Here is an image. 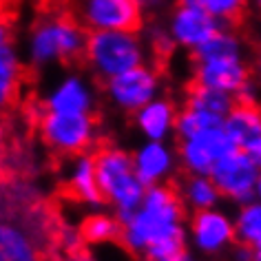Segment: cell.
I'll use <instances>...</instances> for the list:
<instances>
[{
  "label": "cell",
  "instance_id": "1",
  "mask_svg": "<svg viewBox=\"0 0 261 261\" xmlns=\"http://www.w3.org/2000/svg\"><path fill=\"white\" fill-rule=\"evenodd\" d=\"M177 186H148L144 201L124 221L120 244L130 254H144L148 248L168 241H188V215Z\"/></svg>",
  "mask_w": 261,
  "mask_h": 261
},
{
  "label": "cell",
  "instance_id": "2",
  "mask_svg": "<svg viewBox=\"0 0 261 261\" xmlns=\"http://www.w3.org/2000/svg\"><path fill=\"white\" fill-rule=\"evenodd\" d=\"M89 29L71 16H44L27 36V60L34 69L84 60Z\"/></svg>",
  "mask_w": 261,
  "mask_h": 261
},
{
  "label": "cell",
  "instance_id": "3",
  "mask_svg": "<svg viewBox=\"0 0 261 261\" xmlns=\"http://www.w3.org/2000/svg\"><path fill=\"white\" fill-rule=\"evenodd\" d=\"M93 155L104 201L124 224L140 208L146 195V186L135 173L133 153L124 151L122 146L107 144L97 146Z\"/></svg>",
  "mask_w": 261,
  "mask_h": 261
},
{
  "label": "cell",
  "instance_id": "4",
  "mask_svg": "<svg viewBox=\"0 0 261 261\" xmlns=\"http://www.w3.org/2000/svg\"><path fill=\"white\" fill-rule=\"evenodd\" d=\"M146 51L140 31H89L84 64L97 80L107 82L146 64Z\"/></svg>",
  "mask_w": 261,
  "mask_h": 261
},
{
  "label": "cell",
  "instance_id": "5",
  "mask_svg": "<svg viewBox=\"0 0 261 261\" xmlns=\"http://www.w3.org/2000/svg\"><path fill=\"white\" fill-rule=\"evenodd\" d=\"M38 135L58 158H75L93 153L97 144V120L93 113H56L40 109Z\"/></svg>",
  "mask_w": 261,
  "mask_h": 261
},
{
  "label": "cell",
  "instance_id": "6",
  "mask_svg": "<svg viewBox=\"0 0 261 261\" xmlns=\"http://www.w3.org/2000/svg\"><path fill=\"white\" fill-rule=\"evenodd\" d=\"M237 244V228L234 215L221 206L208 211L191 213L188 217V246L195 254L201 257H224Z\"/></svg>",
  "mask_w": 261,
  "mask_h": 261
},
{
  "label": "cell",
  "instance_id": "7",
  "mask_svg": "<svg viewBox=\"0 0 261 261\" xmlns=\"http://www.w3.org/2000/svg\"><path fill=\"white\" fill-rule=\"evenodd\" d=\"M102 93L115 111L124 115H133L162 95V77L158 69L142 64L138 69H130L126 73L102 82Z\"/></svg>",
  "mask_w": 261,
  "mask_h": 261
},
{
  "label": "cell",
  "instance_id": "8",
  "mask_svg": "<svg viewBox=\"0 0 261 261\" xmlns=\"http://www.w3.org/2000/svg\"><path fill=\"white\" fill-rule=\"evenodd\" d=\"M211 177L217 184L221 197L234 206H241L257 199L261 166L257 164L250 151L234 148L232 153H228L213 166Z\"/></svg>",
  "mask_w": 261,
  "mask_h": 261
},
{
  "label": "cell",
  "instance_id": "9",
  "mask_svg": "<svg viewBox=\"0 0 261 261\" xmlns=\"http://www.w3.org/2000/svg\"><path fill=\"white\" fill-rule=\"evenodd\" d=\"M146 9L142 0H80L77 20L89 31H140Z\"/></svg>",
  "mask_w": 261,
  "mask_h": 261
},
{
  "label": "cell",
  "instance_id": "10",
  "mask_svg": "<svg viewBox=\"0 0 261 261\" xmlns=\"http://www.w3.org/2000/svg\"><path fill=\"white\" fill-rule=\"evenodd\" d=\"M175 146H177L179 168L191 175H211L213 166L237 148L224 126L199 130L191 138L177 140Z\"/></svg>",
  "mask_w": 261,
  "mask_h": 261
},
{
  "label": "cell",
  "instance_id": "11",
  "mask_svg": "<svg viewBox=\"0 0 261 261\" xmlns=\"http://www.w3.org/2000/svg\"><path fill=\"white\" fill-rule=\"evenodd\" d=\"M166 29L175 47L193 54L217 34L221 24L201 5H175L166 18Z\"/></svg>",
  "mask_w": 261,
  "mask_h": 261
},
{
  "label": "cell",
  "instance_id": "12",
  "mask_svg": "<svg viewBox=\"0 0 261 261\" xmlns=\"http://www.w3.org/2000/svg\"><path fill=\"white\" fill-rule=\"evenodd\" d=\"M97 93L84 73L69 71L44 91L40 107L56 113H95Z\"/></svg>",
  "mask_w": 261,
  "mask_h": 261
},
{
  "label": "cell",
  "instance_id": "13",
  "mask_svg": "<svg viewBox=\"0 0 261 261\" xmlns=\"http://www.w3.org/2000/svg\"><path fill=\"white\" fill-rule=\"evenodd\" d=\"M133 166L142 184L158 186L168 184L179 168L177 146L171 142H158V140H144L133 148Z\"/></svg>",
  "mask_w": 261,
  "mask_h": 261
},
{
  "label": "cell",
  "instance_id": "14",
  "mask_svg": "<svg viewBox=\"0 0 261 261\" xmlns=\"http://www.w3.org/2000/svg\"><path fill=\"white\" fill-rule=\"evenodd\" d=\"M193 82L213 87L226 93L237 95L239 89L252 77L246 56L239 58H211V60L193 62Z\"/></svg>",
  "mask_w": 261,
  "mask_h": 261
},
{
  "label": "cell",
  "instance_id": "15",
  "mask_svg": "<svg viewBox=\"0 0 261 261\" xmlns=\"http://www.w3.org/2000/svg\"><path fill=\"white\" fill-rule=\"evenodd\" d=\"M64 188L77 204L87 208H102L107 204L100 181H97L93 153H82L75 155V158H69V164L64 168Z\"/></svg>",
  "mask_w": 261,
  "mask_h": 261
},
{
  "label": "cell",
  "instance_id": "16",
  "mask_svg": "<svg viewBox=\"0 0 261 261\" xmlns=\"http://www.w3.org/2000/svg\"><path fill=\"white\" fill-rule=\"evenodd\" d=\"M177 113H179V109L175 107V102L171 97L160 95L130 117H133V126L142 135V140L168 142L171 138H175Z\"/></svg>",
  "mask_w": 261,
  "mask_h": 261
},
{
  "label": "cell",
  "instance_id": "17",
  "mask_svg": "<svg viewBox=\"0 0 261 261\" xmlns=\"http://www.w3.org/2000/svg\"><path fill=\"white\" fill-rule=\"evenodd\" d=\"M224 128L228 130L237 148L252 151L261 142V104L237 102L230 113L226 115Z\"/></svg>",
  "mask_w": 261,
  "mask_h": 261
},
{
  "label": "cell",
  "instance_id": "18",
  "mask_svg": "<svg viewBox=\"0 0 261 261\" xmlns=\"http://www.w3.org/2000/svg\"><path fill=\"white\" fill-rule=\"evenodd\" d=\"M0 261H42L34 234L16 221L0 224Z\"/></svg>",
  "mask_w": 261,
  "mask_h": 261
},
{
  "label": "cell",
  "instance_id": "19",
  "mask_svg": "<svg viewBox=\"0 0 261 261\" xmlns=\"http://www.w3.org/2000/svg\"><path fill=\"white\" fill-rule=\"evenodd\" d=\"M177 193L181 201H184L186 211H191V213L217 208L221 204V199H224L211 175L184 173V177L177 181Z\"/></svg>",
  "mask_w": 261,
  "mask_h": 261
},
{
  "label": "cell",
  "instance_id": "20",
  "mask_svg": "<svg viewBox=\"0 0 261 261\" xmlns=\"http://www.w3.org/2000/svg\"><path fill=\"white\" fill-rule=\"evenodd\" d=\"M22 75V60L16 49L14 38L9 36L7 27H3L0 34V102L9 104L16 95L18 82Z\"/></svg>",
  "mask_w": 261,
  "mask_h": 261
},
{
  "label": "cell",
  "instance_id": "21",
  "mask_svg": "<svg viewBox=\"0 0 261 261\" xmlns=\"http://www.w3.org/2000/svg\"><path fill=\"white\" fill-rule=\"evenodd\" d=\"M122 228L124 224L120 221L115 213H89L80 224V234L82 241L93 246H102V244H113V241L122 239Z\"/></svg>",
  "mask_w": 261,
  "mask_h": 261
},
{
  "label": "cell",
  "instance_id": "22",
  "mask_svg": "<svg viewBox=\"0 0 261 261\" xmlns=\"http://www.w3.org/2000/svg\"><path fill=\"white\" fill-rule=\"evenodd\" d=\"M246 56V42L234 27H221L206 44H201L197 51L191 54L193 62L211 60V58H239Z\"/></svg>",
  "mask_w": 261,
  "mask_h": 261
},
{
  "label": "cell",
  "instance_id": "23",
  "mask_svg": "<svg viewBox=\"0 0 261 261\" xmlns=\"http://www.w3.org/2000/svg\"><path fill=\"white\" fill-rule=\"evenodd\" d=\"M186 104L226 117L232 111L234 104H237V97H234L232 93H226V91H219V89L204 87V84L193 82L186 91Z\"/></svg>",
  "mask_w": 261,
  "mask_h": 261
},
{
  "label": "cell",
  "instance_id": "24",
  "mask_svg": "<svg viewBox=\"0 0 261 261\" xmlns=\"http://www.w3.org/2000/svg\"><path fill=\"white\" fill-rule=\"evenodd\" d=\"M234 228L237 241L246 246H261V199H252L248 204L234 208Z\"/></svg>",
  "mask_w": 261,
  "mask_h": 261
},
{
  "label": "cell",
  "instance_id": "25",
  "mask_svg": "<svg viewBox=\"0 0 261 261\" xmlns=\"http://www.w3.org/2000/svg\"><path fill=\"white\" fill-rule=\"evenodd\" d=\"M224 120L226 117L215 115V113H211V111H204V109L191 107V104H184V107L179 109V113H177L175 138L184 140V138H191V135L199 133V130H206V128H213V126H224Z\"/></svg>",
  "mask_w": 261,
  "mask_h": 261
},
{
  "label": "cell",
  "instance_id": "26",
  "mask_svg": "<svg viewBox=\"0 0 261 261\" xmlns=\"http://www.w3.org/2000/svg\"><path fill=\"white\" fill-rule=\"evenodd\" d=\"M201 7L217 18L221 27H234L244 18L248 0H201Z\"/></svg>",
  "mask_w": 261,
  "mask_h": 261
},
{
  "label": "cell",
  "instance_id": "27",
  "mask_svg": "<svg viewBox=\"0 0 261 261\" xmlns=\"http://www.w3.org/2000/svg\"><path fill=\"white\" fill-rule=\"evenodd\" d=\"M148 42H151V47L155 51H160V54H166V51H171L175 47L166 24L164 27H162V24H151V27H148Z\"/></svg>",
  "mask_w": 261,
  "mask_h": 261
},
{
  "label": "cell",
  "instance_id": "28",
  "mask_svg": "<svg viewBox=\"0 0 261 261\" xmlns=\"http://www.w3.org/2000/svg\"><path fill=\"white\" fill-rule=\"evenodd\" d=\"M259 95H261V87H259V82H254L252 77L248 80L244 87L239 89V93L234 95L237 97V102H248V104H254V102H259Z\"/></svg>",
  "mask_w": 261,
  "mask_h": 261
},
{
  "label": "cell",
  "instance_id": "29",
  "mask_svg": "<svg viewBox=\"0 0 261 261\" xmlns=\"http://www.w3.org/2000/svg\"><path fill=\"white\" fill-rule=\"evenodd\" d=\"M228 261H254V248L237 241L228 252Z\"/></svg>",
  "mask_w": 261,
  "mask_h": 261
},
{
  "label": "cell",
  "instance_id": "30",
  "mask_svg": "<svg viewBox=\"0 0 261 261\" xmlns=\"http://www.w3.org/2000/svg\"><path fill=\"white\" fill-rule=\"evenodd\" d=\"M166 261H197V257H195V252L188 248V250H184L181 254H177V257H173V259H166Z\"/></svg>",
  "mask_w": 261,
  "mask_h": 261
},
{
  "label": "cell",
  "instance_id": "31",
  "mask_svg": "<svg viewBox=\"0 0 261 261\" xmlns=\"http://www.w3.org/2000/svg\"><path fill=\"white\" fill-rule=\"evenodd\" d=\"M254 71H257V82H259V87H261V42H259L257 54H254Z\"/></svg>",
  "mask_w": 261,
  "mask_h": 261
},
{
  "label": "cell",
  "instance_id": "32",
  "mask_svg": "<svg viewBox=\"0 0 261 261\" xmlns=\"http://www.w3.org/2000/svg\"><path fill=\"white\" fill-rule=\"evenodd\" d=\"M250 153H252V158H254V160H257V164L261 166V142H259V144H257V146H254V148H252V151H250Z\"/></svg>",
  "mask_w": 261,
  "mask_h": 261
},
{
  "label": "cell",
  "instance_id": "33",
  "mask_svg": "<svg viewBox=\"0 0 261 261\" xmlns=\"http://www.w3.org/2000/svg\"><path fill=\"white\" fill-rule=\"evenodd\" d=\"M177 5H201V0H177Z\"/></svg>",
  "mask_w": 261,
  "mask_h": 261
},
{
  "label": "cell",
  "instance_id": "34",
  "mask_svg": "<svg viewBox=\"0 0 261 261\" xmlns=\"http://www.w3.org/2000/svg\"><path fill=\"white\" fill-rule=\"evenodd\" d=\"M254 261H261V246L254 248Z\"/></svg>",
  "mask_w": 261,
  "mask_h": 261
},
{
  "label": "cell",
  "instance_id": "35",
  "mask_svg": "<svg viewBox=\"0 0 261 261\" xmlns=\"http://www.w3.org/2000/svg\"><path fill=\"white\" fill-rule=\"evenodd\" d=\"M257 199H261V177H259V186H257Z\"/></svg>",
  "mask_w": 261,
  "mask_h": 261
},
{
  "label": "cell",
  "instance_id": "36",
  "mask_svg": "<svg viewBox=\"0 0 261 261\" xmlns=\"http://www.w3.org/2000/svg\"><path fill=\"white\" fill-rule=\"evenodd\" d=\"M254 5H257V7L261 9V0H254Z\"/></svg>",
  "mask_w": 261,
  "mask_h": 261
}]
</instances>
